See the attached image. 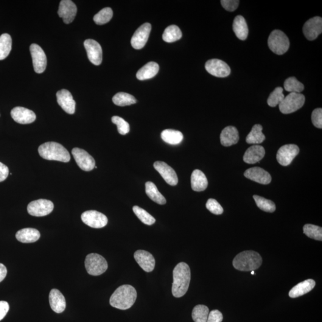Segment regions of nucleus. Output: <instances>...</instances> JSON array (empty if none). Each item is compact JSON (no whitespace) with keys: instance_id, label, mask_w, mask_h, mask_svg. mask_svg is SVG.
I'll list each match as a JSON object with an SVG mask.
<instances>
[{"instance_id":"nucleus-1","label":"nucleus","mask_w":322,"mask_h":322,"mask_svg":"<svg viewBox=\"0 0 322 322\" xmlns=\"http://www.w3.org/2000/svg\"><path fill=\"white\" fill-rule=\"evenodd\" d=\"M191 273L188 264L181 262L173 270L172 293L176 298H180L188 291Z\"/></svg>"},{"instance_id":"nucleus-2","label":"nucleus","mask_w":322,"mask_h":322,"mask_svg":"<svg viewBox=\"0 0 322 322\" xmlns=\"http://www.w3.org/2000/svg\"><path fill=\"white\" fill-rule=\"evenodd\" d=\"M137 298V291L130 285H124L117 288L111 296L110 304L116 309L125 310L133 306Z\"/></svg>"},{"instance_id":"nucleus-3","label":"nucleus","mask_w":322,"mask_h":322,"mask_svg":"<svg viewBox=\"0 0 322 322\" xmlns=\"http://www.w3.org/2000/svg\"><path fill=\"white\" fill-rule=\"evenodd\" d=\"M262 262V257L259 253L254 251H245L235 257L233 265L239 271H252L260 268Z\"/></svg>"},{"instance_id":"nucleus-4","label":"nucleus","mask_w":322,"mask_h":322,"mask_svg":"<svg viewBox=\"0 0 322 322\" xmlns=\"http://www.w3.org/2000/svg\"><path fill=\"white\" fill-rule=\"evenodd\" d=\"M38 152L41 157L46 160L63 162H68L71 160L68 150L57 142L45 143L39 147Z\"/></svg>"},{"instance_id":"nucleus-5","label":"nucleus","mask_w":322,"mask_h":322,"mask_svg":"<svg viewBox=\"0 0 322 322\" xmlns=\"http://www.w3.org/2000/svg\"><path fill=\"white\" fill-rule=\"evenodd\" d=\"M268 46L275 54L282 55L287 52L290 48V40L284 32L274 30L268 37Z\"/></svg>"},{"instance_id":"nucleus-6","label":"nucleus","mask_w":322,"mask_h":322,"mask_svg":"<svg viewBox=\"0 0 322 322\" xmlns=\"http://www.w3.org/2000/svg\"><path fill=\"white\" fill-rule=\"evenodd\" d=\"M85 266L88 273L95 276L104 273L108 267L105 258L96 253L89 254L86 257Z\"/></svg>"},{"instance_id":"nucleus-7","label":"nucleus","mask_w":322,"mask_h":322,"mask_svg":"<svg viewBox=\"0 0 322 322\" xmlns=\"http://www.w3.org/2000/svg\"><path fill=\"white\" fill-rule=\"evenodd\" d=\"M306 98L301 93H291L280 103V111L284 114L295 113L304 105Z\"/></svg>"},{"instance_id":"nucleus-8","label":"nucleus","mask_w":322,"mask_h":322,"mask_svg":"<svg viewBox=\"0 0 322 322\" xmlns=\"http://www.w3.org/2000/svg\"><path fill=\"white\" fill-rule=\"evenodd\" d=\"M54 204L47 200H38L31 202L28 205V212L35 217H44L53 211Z\"/></svg>"},{"instance_id":"nucleus-9","label":"nucleus","mask_w":322,"mask_h":322,"mask_svg":"<svg viewBox=\"0 0 322 322\" xmlns=\"http://www.w3.org/2000/svg\"><path fill=\"white\" fill-rule=\"evenodd\" d=\"M81 220L86 225L94 229L104 228L108 222L105 215L94 210L83 212L81 215Z\"/></svg>"},{"instance_id":"nucleus-10","label":"nucleus","mask_w":322,"mask_h":322,"mask_svg":"<svg viewBox=\"0 0 322 322\" xmlns=\"http://www.w3.org/2000/svg\"><path fill=\"white\" fill-rule=\"evenodd\" d=\"M72 154L76 161L78 167L85 172H90L94 169L96 162L94 159L86 152L80 148L75 147L72 150Z\"/></svg>"},{"instance_id":"nucleus-11","label":"nucleus","mask_w":322,"mask_h":322,"mask_svg":"<svg viewBox=\"0 0 322 322\" xmlns=\"http://www.w3.org/2000/svg\"><path fill=\"white\" fill-rule=\"evenodd\" d=\"M33 69L37 74H42L46 69L47 57L44 50L38 44H32L30 46Z\"/></svg>"},{"instance_id":"nucleus-12","label":"nucleus","mask_w":322,"mask_h":322,"mask_svg":"<svg viewBox=\"0 0 322 322\" xmlns=\"http://www.w3.org/2000/svg\"><path fill=\"white\" fill-rule=\"evenodd\" d=\"M205 69L209 74L219 78L228 77L231 74V70L225 61L217 59H210L206 61Z\"/></svg>"},{"instance_id":"nucleus-13","label":"nucleus","mask_w":322,"mask_h":322,"mask_svg":"<svg viewBox=\"0 0 322 322\" xmlns=\"http://www.w3.org/2000/svg\"><path fill=\"white\" fill-rule=\"evenodd\" d=\"M299 149L295 145L283 146L276 154L277 161L282 166H288L291 164L293 159L298 155Z\"/></svg>"},{"instance_id":"nucleus-14","label":"nucleus","mask_w":322,"mask_h":322,"mask_svg":"<svg viewBox=\"0 0 322 322\" xmlns=\"http://www.w3.org/2000/svg\"><path fill=\"white\" fill-rule=\"evenodd\" d=\"M152 29V26L149 23H145L141 25L131 38V46L134 49L141 50L144 48L147 43L148 38Z\"/></svg>"},{"instance_id":"nucleus-15","label":"nucleus","mask_w":322,"mask_h":322,"mask_svg":"<svg viewBox=\"0 0 322 322\" xmlns=\"http://www.w3.org/2000/svg\"><path fill=\"white\" fill-rule=\"evenodd\" d=\"M84 44L89 60L94 65H100L103 59L102 49L100 44L92 39H88L85 41Z\"/></svg>"},{"instance_id":"nucleus-16","label":"nucleus","mask_w":322,"mask_h":322,"mask_svg":"<svg viewBox=\"0 0 322 322\" xmlns=\"http://www.w3.org/2000/svg\"><path fill=\"white\" fill-rule=\"evenodd\" d=\"M303 33L308 40L313 41L322 32V19L316 16L308 20L304 25Z\"/></svg>"},{"instance_id":"nucleus-17","label":"nucleus","mask_w":322,"mask_h":322,"mask_svg":"<svg viewBox=\"0 0 322 322\" xmlns=\"http://www.w3.org/2000/svg\"><path fill=\"white\" fill-rule=\"evenodd\" d=\"M58 13L60 18L63 19L64 24H71L77 15V5L71 0H62L60 2Z\"/></svg>"},{"instance_id":"nucleus-18","label":"nucleus","mask_w":322,"mask_h":322,"mask_svg":"<svg viewBox=\"0 0 322 322\" xmlns=\"http://www.w3.org/2000/svg\"><path fill=\"white\" fill-rule=\"evenodd\" d=\"M153 167L160 174L164 180L171 186H176L178 183L177 174L170 165L162 161H156Z\"/></svg>"},{"instance_id":"nucleus-19","label":"nucleus","mask_w":322,"mask_h":322,"mask_svg":"<svg viewBox=\"0 0 322 322\" xmlns=\"http://www.w3.org/2000/svg\"><path fill=\"white\" fill-rule=\"evenodd\" d=\"M11 116L14 121L21 124H31L36 119V115L32 111L19 106L12 109Z\"/></svg>"},{"instance_id":"nucleus-20","label":"nucleus","mask_w":322,"mask_h":322,"mask_svg":"<svg viewBox=\"0 0 322 322\" xmlns=\"http://www.w3.org/2000/svg\"><path fill=\"white\" fill-rule=\"evenodd\" d=\"M57 97L59 105L64 112L71 115L75 113L76 103L68 90L65 89H61L58 91Z\"/></svg>"},{"instance_id":"nucleus-21","label":"nucleus","mask_w":322,"mask_h":322,"mask_svg":"<svg viewBox=\"0 0 322 322\" xmlns=\"http://www.w3.org/2000/svg\"><path fill=\"white\" fill-rule=\"evenodd\" d=\"M137 264L146 272H151L154 270L155 266V260L149 252L144 250L136 251L134 255Z\"/></svg>"},{"instance_id":"nucleus-22","label":"nucleus","mask_w":322,"mask_h":322,"mask_svg":"<svg viewBox=\"0 0 322 322\" xmlns=\"http://www.w3.org/2000/svg\"><path fill=\"white\" fill-rule=\"evenodd\" d=\"M245 177L260 184H268L271 181L269 173L260 167H253L245 171Z\"/></svg>"},{"instance_id":"nucleus-23","label":"nucleus","mask_w":322,"mask_h":322,"mask_svg":"<svg viewBox=\"0 0 322 322\" xmlns=\"http://www.w3.org/2000/svg\"><path fill=\"white\" fill-rule=\"evenodd\" d=\"M265 153L264 148L262 146H252L246 150L243 155V161L249 164H256L264 157Z\"/></svg>"},{"instance_id":"nucleus-24","label":"nucleus","mask_w":322,"mask_h":322,"mask_svg":"<svg viewBox=\"0 0 322 322\" xmlns=\"http://www.w3.org/2000/svg\"><path fill=\"white\" fill-rule=\"evenodd\" d=\"M239 132L236 127L228 126L224 128L220 134L221 144L224 146L229 147L239 142Z\"/></svg>"},{"instance_id":"nucleus-25","label":"nucleus","mask_w":322,"mask_h":322,"mask_svg":"<svg viewBox=\"0 0 322 322\" xmlns=\"http://www.w3.org/2000/svg\"><path fill=\"white\" fill-rule=\"evenodd\" d=\"M49 302L52 309L57 313H61L66 309V300L60 291L53 289L49 294Z\"/></svg>"},{"instance_id":"nucleus-26","label":"nucleus","mask_w":322,"mask_h":322,"mask_svg":"<svg viewBox=\"0 0 322 322\" xmlns=\"http://www.w3.org/2000/svg\"><path fill=\"white\" fill-rule=\"evenodd\" d=\"M315 285L314 280H306L293 287L290 291L289 296L292 298H298L310 292L315 288Z\"/></svg>"},{"instance_id":"nucleus-27","label":"nucleus","mask_w":322,"mask_h":322,"mask_svg":"<svg viewBox=\"0 0 322 322\" xmlns=\"http://www.w3.org/2000/svg\"><path fill=\"white\" fill-rule=\"evenodd\" d=\"M40 232L35 229L25 228L20 230L16 234V239L24 243H33L40 239Z\"/></svg>"},{"instance_id":"nucleus-28","label":"nucleus","mask_w":322,"mask_h":322,"mask_svg":"<svg viewBox=\"0 0 322 322\" xmlns=\"http://www.w3.org/2000/svg\"><path fill=\"white\" fill-rule=\"evenodd\" d=\"M208 180L203 172L199 170L193 171L191 176V186L194 191H204L208 187Z\"/></svg>"},{"instance_id":"nucleus-29","label":"nucleus","mask_w":322,"mask_h":322,"mask_svg":"<svg viewBox=\"0 0 322 322\" xmlns=\"http://www.w3.org/2000/svg\"><path fill=\"white\" fill-rule=\"evenodd\" d=\"M233 30L239 40L244 41L248 37V27L244 18L239 15L234 18L233 23Z\"/></svg>"},{"instance_id":"nucleus-30","label":"nucleus","mask_w":322,"mask_h":322,"mask_svg":"<svg viewBox=\"0 0 322 322\" xmlns=\"http://www.w3.org/2000/svg\"><path fill=\"white\" fill-rule=\"evenodd\" d=\"M159 69V66L158 63L150 61L139 70L137 72L136 77L137 79L141 81L151 79L156 76Z\"/></svg>"},{"instance_id":"nucleus-31","label":"nucleus","mask_w":322,"mask_h":322,"mask_svg":"<svg viewBox=\"0 0 322 322\" xmlns=\"http://www.w3.org/2000/svg\"><path fill=\"white\" fill-rule=\"evenodd\" d=\"M146 193L151 200L159 205H164L167 203L166 199L161 194L155 184L151 181L146 183Z\"/></svg>"},{"instance_id":"nucleus-32","label":"nucleus","mask_w":322,"mask_h":322,"mask_svg":"<svg viewBox=\"0 0 322 322\" xmlns=\"http://www.w3.org/2000/svg\"><path fill=\"white\" fill-rule=\"evenodd\" d=\"M161 138L167 144L176 145L180 144L183 141V135L180 131L167 129L161 133Z\"/></svg>"},{"instance_id":"nucleus-33","label":"nucleus","mask_w":322,"mask_h":322,"mask_svg":"<svg viewBox=\"0 0 322 322\" xmlns=\"http://www.w3.org/2000/svg\"><path fill=\"white\" fill-rule=\"evenodd\" d=\"M265 136L263 133L262 125L256 124L252 128L251 132L246 137V142L248 144L258 145L264 141Z\"/></svg>"},{"instance_id":"nucleus-34","label":"nucleus","mask_w":322,"mask_h":322,"mask_svg":"<svg viewBox=\"0 0 322 322\" xmlns=\"http://www.w3.org/2000/svg\"><path fill=\"white\" fill-rule=\"evenodd\" d=\"M182 37L181 30L176 25H170L165 29L162 39L167 43H173L177 41Z\"/></svg>"},{"instance_id":"nucleus-35","label":"nucleus","mask_w":322,"mask_h":322,"mask_svg":"<svg viewBox=\"0 0 322 322\" xmlns=\"http://www.w3.org/2000/svg\"><path fill=\"white\" fill-rule=\"evenodd\" d=\"M12 38L8 33L0 36V60H4L9 55L12 50Z\"/></svg>"},{"instance_id":"nucleus-36","label":"nucleus","mask_w":322,"mask_h":322,"mask_svg":"<svg viewBox=\"0 0 322 322\" xmlns=\"http://www.w3.org/2000/svg\"><path fill=\"white\" fill-rule=\"evenodd\" d=\"M113 101L115 105L119 106H130L137 103L135 97L132 95L124 92H120L115 95Z\"/></svg>"},{"instance_id":"nucleus-37","label":"nucleus","mask_w":322,"mask_h":322,"mask_svg":"<svg viewBox=\"0 0 322 322\" xmlns=\"http://www.w3.org/2000/svg\"><path fill=\"white\" fill-rule=\"evenodd\" d=\"M209 310L208 307L204 305H197L193 308L192 316L195 322H206Z\"/></svg>"},{"instance_id":"nucleus-38","label":"nucleus","mask_w":322,"mask_h":322,"mask_svg":"<svg viewBox=\"0 0 322 322\" xmlns=\"http://www.w3.org/2000/svg\"><path fill=\"white\" fill-rule=\"evenodd\" d=\"M285 90L290 93H300L304 90V86L295 77H290L284 83Z\"/></svg>"},{"instance_id":"nucleus-39","label":"nucleus","mask_w":322,"mask_h":322,"mask_svg":"<svg viewBox=\"0 0 322 322\" xmlns=\"http://www.w3.org/2000/svg\"><path fill=\"white\" fill-rule=\"evenodd\" d=\"M113 16V11L110 7H106L94 16L93 20L97 25H102L108 23Z\"/></svg>"},{"instance_id":"nucleus-40","label":"nucleus","mask_w":322,"mask_h":322,"mask_svg":"<svg viewBox=\"0 0 322 322\" xmlns=\"http://www.w3.org/2000/svg\"><path fill=\"white\" fill-rule=\"evenodd\" d=\"M253 198L255 201H256L257 206L260 209L267 212H273L275 211L276 205L273 201L267 200V199L258 195H254Z\"/></svg>"},{"instance_id":"nucleus-41","label":"nucleus","mask_w":322,"mask_h":322,"mask_svg":"<svg viewBox=\"0 0 322 322\" xmlns=\"http://www.w3.org/2000/svg\"><path fill=\"white\" fill-rule=\"evenodd\" d=\"M303 232L304 234L311 239L322 241V228L321 227L307 224L304 226Z\"/></svg>"},{"instance_id":"nucleus-42","label":"nucleus","mask_w":322,"mask_h":322,"mask_svg":"<svg viewBox=\"0 0 322 322\" xmlns=\"http://www.w3.org/2000/svg\"><path fill=\"white\" fill-rule=\"evenodd\" d=\"M133 210L136 216L139 218V219L142 223L145 224V225L150 226L155 223L156 220L155 218L152 217L149 213H148L145 209L141 208V207L134 206Z\"/></svg>"},{"instance_id":"nucleus-43","label":"nucleus","mask_w":322,"mask_h":322,"mask_svg":"<svg viewBox=\"0 0 322 322\" xmlns=\"http://www.w3.org/2000/svg\"><path fill=\"white\" fill-rule=\"evenodd\" d=\"M283 91H284V89L281 87H278L274 89L273 92H271L267 99L268 106H270V107H276L277 105H279L282 102L285 98Z\"/></svg>"},{"instance_id":"nucleus-44","label":"nucleus","mask_w":322,"mask_h":322,"mask_svg":"<svg viewBox=\"0 0 322 322\" xmlns=\"http://www.w3.org/2000/svg\"><path fill=\"white\" fill-rule=\"evenodd\" d=\"M112 121L117 125V131L121 135H126L130 131V125L122 117L114 116L112 117Z\"/></svg>"},{"instance_id":"nucleus-45","label":"nucleus","mask_w":322,"mask_h":322,"mask_svg":"<svg viewBox=\"0 0 322 322\" xmlns=\"http://www.w3.org/2000/svg\"><path fill=\"white\" fill-rule=\"evenodd\" d=\"M206 207L212 214L221 215L223 213V207L214 199H209L206 204Z\"/></svg>"},{"instance_id":"nucleus-46","label":"nucleus","mask_w":322,"mask_h":322,"mask_svg":"<svg viewBox=\"0 0 322 322\" xmlns=\"http://www.w3.org/2000/svg\"><path fill=\"white\" fill-rule=\"evenodd\" d=\"M313 124L316 128H322V109L317 108L313 111L312 114Z\"/></svg>"},{"instance_id":"nucleus-47","label":"nucleus","mask_w":322,"mask_h":322,"mask_svg":"<svg viewBox=\"0 0 322 322\" xmlns=\"http://www.w3.org/2000/svg\"><path fill=\"white\" fill-rule=\"evenodd\" d=\"M221 4L227 11L234 12L239 6V1H237V0H222Z\"/></svg>"},{"instance_id":"nucleus-48","label":"nucleus","mask_w":322,"mask_h":322,"mask_svg":"<svg viewBox=\"0 0 322 322\" xmlns=\"http://www.w3.org/2000/svg\"><path fill=\"white\" fill-rule=\"evenodd\" d=\"M223 319L222 313L220 311L214 310L209 312L206 322H222Z\"/></svg>"},{"instance_id":"nucleus-49","label":"nucleus","mask_w":322,"mask_h":322,"mask_svg":"<svg viewBox=\"0 0 322 322\" xmlns=\"http://www.w3.org/2000/svg\"><path fill=\"white\" fill-rule=\"evenodd\" d=\"M9 305L4 301H0V321L2 320L9 310Z\"/></svg>"},{"instance_id":"nucleus-50","label":"nucleus","mask_w":322,"mask_h":322,"mask_svg":"<svg viewBox=\"0 0 322 322\" xmlns=\"http://www.w3.org/2000/svg\"><path fill=\"white\" fill-rule=\"evenodd\" d=\"M8 174V168L2 162H0V182L4 181L7 178Z\"/></svg>"},{"instance_id":"nucleus-51","label":"nucleus","mask_w":322,"mask_h":322,"mask_svg":"<svg viewBox=\"0 0 322 322\" xmlns=\"http://www.w3.org/2000/svg\"><path fill=\"white\" fill-rule=\"evenodd\" d=\"M7 270L6 267H5L4 264L0 263V282L3 281L6 276Z\"/></svg>"},{"instance_id":"nucleus-52","label":"nucleus","mask_w":322,"mask_h":322,"mask_svg":"<svg viewBox=\"0 0 322 322\" xmlns=\"http://www.w3.org/2000/svg\"><path fill=\"white\" fill-rule=\"evenodd\" d=\"M255 274L254 271H251V274Z\"/></svg>"}]
</instances>
